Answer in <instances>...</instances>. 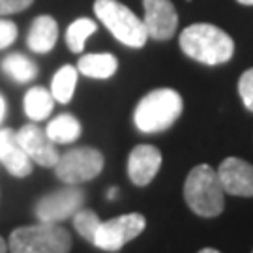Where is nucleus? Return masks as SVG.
Segmentation results:
<instances>
[{"label": "nucleus", "instance_id": "obj_20", "mask_svg": "<svg viewBox=\"0 0 253 253\" xmlns=\"http://www.w3.org/2000/svg\"><path fill=\"white\" fill-rule=\"evenodd\" d=\"M98 25L88 17L75 19L72 25L66 30V43L70 47L72 53H83L86 40L96 32Z\"/></svg>", "mask_w": 253, "mask_h": 253}, {"label": "nucleus", "instance_id": "obj_14", "mask_svg": "<svg viewBox=\"0 0 253 253\" xmlns=\"http://www.w3.org/2000/svg\"><path fill=\"white\" fill-rule=\"evenodd\" d=\"M58 40V25L51 15H40L32 21L27 36V45L32 53L45 54L53 51Z\"/></svg>", "mask_w": 253, "mask_h": 253}, {"label": "nucleus", "instance_id": "obj_2", "mask_svg": "<svg viewBox=\"0 0 253 253\" xmlns=\"http://www.w3.org/2000/svg\"><path fill=\"white\" fill-rule=\"evenodd\" d=\"M184 199L201 217H216L223 212L225 191L217 172L210 165L201 163L191 169L184 182Z\"/></svg>", "mask_w": 253, "mask_h": 253}, {"label": "nucleus", "instance_id": "obj_24", "mask_svg": "<svg viewBox=\"0 0 253 253\" xmlns=\"http://www.w3.org/2000/svg\"><path fill=\"white\" fill-rule=\"evenodd\" d=\"M34 0H0V17L4 15H11V13H19L23 9L32 6Z\"/></svg>", "mask_w": 253, "mask_h": 253}, {"label": "nucleus", "instance_id": "obj_25", "mask_svg": "<svg viewBox=\"0 0 253 253\" xmlns=\"http://www.w3.org/2000/svg\"><path fill=\"white\" fill-rule=\"evenodd\" d=\"M4 115H6V101H4L2 94H0V122L4 120Z\"/></svg>", "mask_w": 253, "mask_h": 253}, {"label": "nucleus", "instance_id": "obj_16", "mask_svg": "<svg viewBox=\"0 0 253 253\" xmlns=\"http://www.w3.org/2000/svg\"><path fill=\"white\" fill-rule=\"evenodd\" d=\"M45 133L54 145H70L81 135V122L73 115L62 113L47 124Z\"/></svg>", "mask_w": 253, "mask_h": 253}, {"label": "nucleus", "instance_id": "obj_5", "mask_svg": "<svg viewBox=\"0 0 253 253\" xmlns=\"http://www.w3.org/2000/svg\"><path fill=\"white\" fill-rule=\"evenodd\" d=\"M94 13L120 43L133 49L145 47L148 34L143 19H139L131 9L118 0H96Z\"/></svg>", "mask_w": 253, "mask_h": 253}, {"label": "nucleus", "instance_id": "obj_11", "mask_svg": "<svg viewBox=\"0 0 253 253\" xmlns=\"http://www.w3.org/2000/svg\"><path fill=\"white\" fill-rule=\"evenodd\" d=\"M223 191L235 197H253V165L240 158H227L217 167Z\"/></svg>", "mask_w": 253, "mask_h": 253}, {"label": "nucleus", "instance_id": "obj_15", "mask_svg": "<svg viewBox=\"0 0 253 253\" xmlns=\"http://www.w3.org/2000/svg\"><path fill=\"white\" fill-rule=\"evenodd\" d=\"M118 70V60L111 53L83 54L77 62V72L90 79H109Z\"/></svg>", "mask_w": 253, "mask_h": 253}, {"label": "nucleus", "instance_id": "obj_19", "mask_svg": "<svg viewBox=\"0 0 253 253\" xmlns=\"http://www.w3.org/2000/svg\"><path fill=\"white\" fill-rule=\"evenodd\" d=\"M77 68L70 64L62 66L58 72L54 73L53 83H51V94L58 103H68L73 98V92L77 86Z\"/></svg>", "mask_w": 253, "mask_h": 253}, {"label": "nucleus", "instance_id": "obj_7", "mask_svg": "<svg viewBox=\"0 0 253 253\" xmlns=\"http://www.w3.org/2000/svg\"><path fill=\"white\" fill-rule=\"evenodd\" d=\"M146 227V219L143 214H124V216L111 217L101 221L92 244L103 252H118L127 242L141 235Z\"/></svg>", "mask_w": 253, "mask_h": 253}, {"label": "nucleus", "instance_id": "obj_23", "mask_svg": "<svg viewBox=\"0 0 253 253\" xmlns=\"http://www.w3.org/2000/svg\"><path fill=\"white\" fill-rule=\"evenodd\" d=\"M17 25L9 19H0V51L9 47L17 40Z\"/></svg>", "mask_w": 253, "mask_h": 253}, {"label": "nucleus", "instance_id": "obj_4", "mask_svg": "<svg viewBox=\"0 0 253 253\" xmlns=\"http://www.w3.org/2000/svg\"><path fill=\"white\" fill-rule=\"evenodd\" d=\"M8 248L11 253H70L72 236L56 223L40 221L15 229L9 235Z\"/></svg>", "mask_w": 253, "mask_h": 253}, {"label": "nucleus", "instance_id": "obj_29", "mask_svg": "<svg viewBox=\"0 0 253 253\" xmlns=\"http://www.w3.org/2000/svg\"><path fill=\"white\" fill-rule=\"evenodd\" d=\"M199 253H219L217 250H214V248H205V250H201Z\"/></svg>", "mask_w": 253, "mask_h": 253}, {"label": "nucleus", "instance_id": "obj_27", "mask_svg": "<svg viewBox=\"0 0 253 253\" xmlns=\"http://www.w3.org/2000/svg\"><path fill=\"white\" fill-rule=\"evenodd\" d=\"M0 253H8V244H6V240L0 236Z\"/></svg>", "mask_w": 253, "mask_h": 253}, {"label": "nucleus", "instance_id": "obj_26", "mask_svg": "<svg viewBox=\"0 0 253 253\" xmlns=\"http://www.w3.org/2000/svg\"><path fill=\"white\" fill-rule=\"evenodd\" d=\"M117 193H118V188H109V191H107V197L111 201L117 197Z\"/></svg>", "mask_w": 253, "mask_h": 253}, {"label": "nucleus", "instance_id": "obj_9", "mask_svg": "<svg viewBox=\"0 0 253 253\" xmlns=\"http://www.w3.org/2000/svg\"><path fill=\"white\" fill-rule=\"evenodd\" d=\"M145 28L148 38L156 42H167L176 34L178 13L171 0H143Z\"/></svg>", "mask_w": 253, "mask_h": 253}, {"label": "nucleus", "instance_id": "obj_13", "mask_svg": "<svg viewBox=\"0 0 253 253\" xmlns=\"http://www.w3.org/2000/svg\"><path fill=\"white\" fill-rule=\"evenodd\" d=\"M0 163L17 178H25L32 172V160L19 143L17 131L11 127L0 129Z\"/></svg>", "mask_w": 253, "mask_h": 253}, {"label": "nucleus", "instance_id": "obj_1", "mask_svg": "<svg viewBox=\"0 0 253 253\" xmlns=\"http://www.w3.org/2000/svg\"><path fill=\"white\" fill-rule=\"evenodd\" d=\"M180 49L186 56L207 66H219L233 58L235 42L233 38L216 25L195 23L180 32Z\"/></svg>", "mask_w": 253, "mask_h": 253}, {"label": "nucleus", "instance_id": "obj_18", "mask_svg": "<svg viewBox=\"0 0 253 253\" xmlns=\"http://www.w3.org/2000/svg\"><path fill=\"white\" fill-rule=\"evenodd\" d=\"M2 72L8 75L9 79H13L15 83H30L32 79H36L38 75V66L28 56L21 53H11L2 60Z\"/></svg>", "mask_w": 253, "mask_h": 253}, {"label": "nucleus", "instance_id": "obj_21", "mask_svg": "<svg viewBox=\"0 0 253 253\" xmlns=\"http://www.w3.org/2000/svg\"><path fill=\"white\" fill-rule=\"evenodd\" d=\"M100 223H101V219L98 217V214L92 212V210H86V208H81V210H77V212L73 214V227H75V231H77L84 240H88V242L94 240Z\"/></svg>", "mask_w": 253, "mask_h": 253}, {"label": "nucleus", "instance_id": "obj_6", "mask_svg": "<svg viewBox=\"0 0 253 253\" xmlns=\"http://www.w3.org/2000/svg\"><path fill=\"white\" fill-rule=\"evenodd\" d=\"M103 163H105L103 154L98 148L77 146L58 158V162L54 165V172L64 184L77 186L81 182L96 178L103 171Z\"/></svg>", "mask_w": 253, "mask_h": 253}, {"label": "nucleus", "instance_id": "obj_10", "mask_svg": "<svg viewBox=\"0 0 253 253\" xmlns=\"http://www.w3.org/2000/svg\"><path fill=\"white\" fill-rule=\"evenodd\" d=\"M17 139L21 146L25 148L32 163H38L42 167H54L60 154L56 150V145L47 137V133L36 124H25L17 131Z\"/></svg>", "mask_w": 253, "mask_h": 253}, {"label": "nucleus", "instance_id": "obj_3", "mask_svg": "<svg viewBox=\"0 0 253 253\" xmlns=\"http://www.w3.org/2000/svg\"><path fill=\"white\" fill-rule=\"evenodd\" d=\"M182 96L172 88H156L137 103L133 122L141 133L165 131L180 118Z\"/></svg>", "mask_w": 253, "mask_h": 253}, {"label": "nucleus", "instance_id": "obj_17", "mask_svg": "<svg viewBox=\"0 0 253 253\" xmlns=\"http://www.w3.org/2000/svg\"><path fill=\"white\" fill-rule=\"evenodd\" d=\"M53 107H54L53 94L49 90H45L43 86H32L25 94V113L34 122H40V120L49 117L53 113Z\"/></svg>", "mask_w": 253, "mask_h": 253}, {"label": "nucleus", "instance_id": "obj_30", "mask_svg": "<svg viewBox=\"0 0 253 253\" xmlns=\"http://www.w3.org/2000/svg\"><path fill=\"white\" fill-rule=\"evenodd\" d=\"M186 2H190V0H186Z\"/></svg>", "mask_w": 253, "mask_h": 253}, {"label": "nucleus", "instance_id": "obj_31", "mask_svg": "<svg viewBox=\"0 0 253 253\" xmlns=\"http://www.w3.org/2000/svg\"><path fill=\"white\" fill-rule=\"evenodd\" d=\"M252 253H253V252H252Z\"/></svg>", "mask_w": 253, "mask_h": 253}, {"label": "nucleus", "instance_id": "obj_22", "mask_svg": "<svg viewBox=\"0 0 253 253\" xmlns=\"http://www.w3.org/2000/svg\"><path fill=\"white\" fill-rule=\"evenodd\" d=\"M238 94L244 101L246 109L253 113V68L246 70L238 79Z\"/></svg>", "mask_w": 253, "mask_h": 253}, {"label": "nucleus", "instance_id": "obj_12", "mask_svg": "<svg viewBox=\"0 0 253 253\" xmlns=\"http://www.w3.org/2000/svg\"><path fill=\"white\" fill-rule=\"evenodd\" d=\"M163 163L162 152L152 145L135 146L127 158V174L135 186H148Z\"/></svg>", "mask_w": 253, "mask_h": 253}, {"label": "nucleus", "instance_id": "obj_8", "mask_svg": "<svg viewBox=\"0 0 253 253\" xmlns=\"http://www.w3.org/2000/svg\"><path fill=\"white\" fill-rule=\"evenodd\" d=\"M84 205V191L77 186H66L62 190L51 191L36 203V217L45 223H58L73 217Z\"/></svg>", "mask_w": 253, "mask_h": 253}, {"label": "nucleus", "instance_id": "obj_28", "mask_svg": "<svg viewBox=\"0 0 253 253\" xmlns=\"http://www.w3.org/2000/svg\"><path fill=\"white\" fill-rule=\"evenodd\" d=\"M236 2L242 6H253V0H236Z\"/></svg>", "mask_w": 253, "mask_h": 253}]
</instances>
